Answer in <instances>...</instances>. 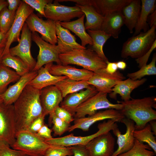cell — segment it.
Here are the masks:
<instances>
[{
    "mask_svg": "<svg viewBox=\"0 0 156 156\" xmlns=\"http://www.w3.org/2000/svg\"><path fill=\"white\" fill-rule=\"evenodd\" d=\"M18 44L10 48L9 53L21 59L27 66L30 71L34 69L36 62L31 52V32L25 23L23 26Z\"/></svg>",
    "mask_w": 156,
    "mask_h": 156,
    "instance_id": "8fae6325",
    "label": "cell"
},
{
    "mask_svg": "<svg viewBox=\"0 0 156 156\" xmlns=\"http://www.w3.org/2000/svg\"><path fill=\"white\" fill-rule=\"evenodd\" d=\"M21 76L15 71L1 64H0V94L7 89L10 83L17 81Z\"/></svg>",
    "mask_w": 156,
    "mask_h": 156,
    "instance_id": "e575fe53",
    "label": "cell"
},
{
    "mask_svg": "<svg viewBox=\"0 0 156 156\" xmlns=\"http://www.w3.org/2000/svg\"><path fill=\"white\" fill-rule=\"evenodd\" d=\"M135 139L142 143L146 142L156 153V140L155 136L151 131L149 123H147L142 129L135 130L133 132Z\"/></svg>",
    "mask_w": 156,
    "mask_h": 156,
    "instance_id": "836d02e7",
    "label": "cell"
},
{
    "mask_svg": "<svg viewBox=\"0 0 156 156\" xmlns=\"http://www.w3.org/2000/svg\"><path fill=\"white\" fill-rule=\"evenodd\" d=\"M147 23L150 28L153 26H156V10L149 15L147 20Z\"/></svg>",
    "mask_w": 156,
    "mask_h": 156,
    "instance_id": "f907efd6",
    "label": "cell"
},
{
    "mask_svg": "<svg viewBox=\"0 0 156 156\" xmlns=\"http://www.w3.org/2000/svg\"><path fill=\"white\" fill-rule=\"evenodd\" d=\"M124 24L125 19L122 11L113 12L104 16L100 30L117 39Z\"/></svg>",
    "mask_w": 156,
    "mask_h": 156,
    "instance_id": "d4e9b609",
    "label": "cell"
},
{
    "mask_svg": "<svg viewBox=\"0 0 156 156\" xmlns=\"http://www.w3.org/2000/svg\"><path fill=\"white\" fill-rule=\"evenodd\" d=\"M34 9L23 0L17 10L15 18L10 29L6 34L7 41L3 56L9 52L11 44L19 42L21 32L25 21L29 15L33 12Z\"/></svg>",
    "mask_w": 156,
    "mask_h": 156,
    "instance_id": "9c48e42d",
    "label": "cell"
},
{
    "mask_svg": "<svg viewBox=\"0 0 156 156\" xmlns=\"http://www.w3.org/2000/svg\"><path fill=\"white\" fill-rule=\"evenodd\" d=\"M156 98L145 97L142 99H132L128 101H118L122 105L120 110L125 118L133 120L135 130L142 129L150 121L156 120Z\"/></svg>",
    "mask_w": 156,
    "mask_h": 156,
    "instance_id": "7a4b0ae2",
    "label": "cell"
},
{
    "mask_svg": "<svg viewBox=\"0 0 156 156\" xmlns=\"http://www.w3.org/2000/svg\"><path fill=\"white\" fill-rule=\"evenodd\" d=\"M70 147L73 153V156H90L85 146L76 145Z\"/></svg>",
    "mask_w": 156,
    "mask_h": 156,
    "instance_id": "bcb514c9",
    "label": "cell"
},
{
    "mask_svg": "<svg viewBox=\"0 0 156 156\" xmlns=\"http://www.w3.org/2000/svg\"><path fill=\"white\" fill-rule=\"evenodd\" d=\"M15 138L11 147L23 152L28 156H44L46 150L52 146L46 143L45 139L27 130L16 132Z\"/></svg>",
    "mask_w": 156,
    "mask_h": 156,
    "instance_id": "5b68a950",
    "label": "cell"
},
{
    "mask_svg": "<svg viewBox=\"0 0 156 156\" xmlns=\"http://www.w3.org/2000/svg\"><path fill=\"white\" fill-rule=\"evenodd\" d=\"M5 48H0V64H1V60L3 56V53Z\"/></svg>",
    "mask_w": 156,
    "mask_h": 156,
    "instance_id": "9f6ffc18",
    "label": "cell"
},
{
    "mask_svg": "<svg viewBox=\"0 0 156 156\" xmlns=\"http://www.w3.org/2000/svg\"><path fill=\"white\" fill-rule=\"evenodd\" d=\"M31 38L39 48L37 60L32 71H37L43 65L53 62L57 64H62L59 57L60 53L57 45L45 41L36 32H31Z\"/></svg>",
    "mask_w": 156,
    "mask_h": 156,
    "instance_id": "30bf717a",
    "label": "cell"
},
{
    "mask_svg": "<svg viewBox=\"0 0 156 156\" xmlns=\"http://www.w3.org/2000/svg\"><path fill=\"white\" fill-rule=\"evenodd\" d=\"M141 1L140 11L133 36L138 34L142 30L145 32L149 29L148 17L156 10L155 0H141Z\"/></svg>",
    "mask_w": 156,
    "mask_h": 156,
    "instance_id": "4316f807",
    "label": "cell"
},
{
    "mask_svg": "<svg viewBox=\"0 0 156 156\" xmlns=\"http://www.w3.org/2000/svg\"><path fill=\"white\" fill-rule=\"evenodd\" d=\"M52 131V129H49L46 125L44 124L36 134L42 138L49 139L53 138L51 135Z\"/></svg>",
    "mask_w": 156,
    "mask_h": 156,
    "instance_id": "7dc6e473",
    "label": "cell"
},
{
    "mask_svg": "<svg viewBox=\"0 0 156 156\" xmlns=\"http://www.w3.org/2000/svg\"><path fill=\"white\" fill-rule=\"evenodd\" d=\"M88 34L92 38L93 45L90 48L106 62L109 61L104 53L103 46L111 36L101 30H88Z\"/></svg>",
    "mask_w": 156,
    "mask_h": 156,
    "instance_id": "1f68e13d",
    "label": "cell"
},
{
    "mask_svg": "<svg viewBox=\"0 0 156 156\" xmlns=\"http://www.w3.org/2000/svg\"><path fill=\"white\" fill-rule=\"evenodd\" d=\"M54 112L57 117L68 123H70L75 120L73 116L69 112L60 106L55 109Z\"/></svg>",
    "mask_w": 156,
    "mask_h": 156,
    "instance_id": "7bdbcfd3",
    "label": "cell"
},
{
    "mask_svg": "<svg viewBox=\"0 0 156 156\" xmlns=\"http://www.w3.org/2000/svg\"><path fill=\"white\" fill-rule=\"evenodd\" d=\"M73 155L70 146L52 145L46 150L44 156H71Z\"/></svg>",
    "mask_w": 156,
    "mask_h": 156,
    "instance_id": "ab89813d",
    "label": "cell"
},
{
    "mask_svg": "<svg viewBox=\"0 0 156 156\" xmlns=\"http://www.w3.org/2000/svg\"><path fill=\"white\" fill-rule=\"evenodd\" d=\"M40 98L43 113L50 115L63 100L62 94L55 85L45 87L40 90Z\"/></svg>",
    "mask_w": 156,
    "mask_h": 156,
    "instance_id": "d6986e66",
    "label": "cell"
},
{
    "mask_svg": "<svg viewBox=\"0 0 156 156\" xmlns=\"http://www.w3.org/2000/svg\"><path fill=\"white\" fill-rule=\"evenodd\" d=\"M7 6H8V3L7 1L0 0V12L3 8L7 7Z\"/></svg>",
    "mask_w": 156,
    "mask_h": 156,
    "instance_id": "11a10c76",
    "label": "cell"
},
{
    "mask_svg": "<svg viewBox=\"0 0 156 156\" xmlns=\"http://www.w3.org/2000/svg\"><path fill=\"white\" fill-rule=\"evenodd\" d=\"M16 132L13 105L0 103V140L11 146L15 142Z\"/></svg>",
    "mask_w": 156,
    "mask_h": 156,
    "instance_id": "4fadbf2b",
    "label": "cell"
},
{
    "mask_svg": "<svg viewBox=\"0 0 156 156\" xmlns=\"http://www.w3.org/2000/svg\"><path fill=\"white\" fill-rule=\"evenodd\" d=\"M75 5L79 7L86 16V21L84 24L86 30H100L104 16L99 13L92 6Z\"/></svg>",
    "mask_w": 156,
    "mask_h": 156,
    "instance_id": "f546056e",
    "label": "cell"
},
{
    "mask_svg": "<svg viewBox=\"0 0 156 156\" xmlns=\"http://www.w3.org/2000/svg\"><path fill=\"white\" fill-rule=\"evenodd\" d=\"M156 40H155L149 50L143 56L136 59L135 61L138 64V67L140 68L147 64L149 58L153 50L156 48Z\"/></svg>",
    "mask_w": 156,
    "mask_h": 156,
    "instance_id": "f6af8a7d",
    "label": "cell"
},
{
    "mask_svg": "<svg viewBox=\"0 0 156 156\" xmlns=\"http://www.w3.org/2000/svg\"><path fill=\"white\" fill-rule=\"evenodd\" d=\"M116 64L118 69L124 70L126 68L127 65L126 63L123 61H120L116 62Z\"/></svg>",
    "mask_w": 156,
    "mask_h": 156,
    "instance_id": "f5cc1de1",
    "label": "cell"
},
{
    "mask_svg": "<svg viewBox=\"0 0 156 156\" xmlns=\"http://www.w3.org/2000/svg\"><path fill=\"white\" fill-rule=\"evenodd\" d=\"M44 12L45 18L55 22H70L71 19L79 18L84 14L76 5L72 7L66 6L60 4L57 0L47 4Z\"/></svg>",
    "mask_w": 156,
    "mask_h": 156,
    "instance_id": "7c38bea8",
    "label": "cell"
},
{
    "mask_svg": "<svg viewBox=\"0 0 156 156\" xmlns=\"http://www.w3.org/2000/svg\"><path fill=\"white\" fill-rule=\"evenodd\" d=\"M122 107L121 103L111 102L107 98V94L98 92L77 107L74 117L76 119L85 117L87 115L90 116L102 109H114L120 111Z\"/></svg>",
    "mask_w": 156,
    "mask_h": 156,
    "instance_id": "52a82bcc",
    "label": "cell"
},
{
    "mask_svg": "<svg viewBox=\"0 0 156 156\" xmlns=\"http://www.w3.org/2000/svg\"><path fill=\"white\" fill-rule=\"evenodd\" d=\"M25 23L31 32L39 33L43 40L51 44L56 45L57 43L55 21L48 19L44 20L33 12L27 18Z\"/></svg>",
    "mask_w": 156,
    "mask_h": 156,
    "instance_id": "ba28073f",
    "label": "cell"
},
{
    "mask_svg": "<svg viewBox=\"0 0 156 156\" xmlns=\"http://www.w3.org/2000/svg\"><path fill=\"white\" fill-rule=\"evenodd\" d=\"M1 64L13 68L20 76L30 71L27 66L21 59L17 56L12 55L9 53L3 55Z\"/></svg>",
    "mask_w": 156,
    "mask_h": 156,
    "instance_id": "d6a6232c",
    "label": "cell"
},
{
    "mask_svg": "<svg viewBox=\"0 0 156 156\" xmlns=\"http://www.w3.org/2000/svg\"><path fill=\"white\" fill-rule=\"evenodd\" d=\"M131 0H88V5L92 6L103 16L108 14L122 11Z\"/></svg>",
    "mask_w": 156,
    "mask_h": 156,
    "instance_id": "484cf974",
    "label": "cell"
},
{
    "mask_svg": "<svg viewBox=\"0 0 156 156\" xmlns=\"http://www.w3.org/2000/svg\"><path fill=\"white\" fill-rule=\"evenodd\" d=\"M125 118L120 111L114 109H108L99 111L88 117L75 119L74 124L69 128L68 131L71 132L79 129L83 131H88L90 127L97 122L110 119L116 122H120Z\"/></svg>",
    "mask_w": 156,
    "mask_h": 156,
    "instance_id": "5bb4252c",
    "label": "cell"
},
{
    "mask_svg": "<svg viewBox=\"0 0 156 156\" xmlns=\"http://www.w3.org/2000/svg\"><path fill=\"white\" fill-rule=\"evenodd\" d=\"M98 92L94 87L90 86L85 90L68 95L60 103V106L68 111L74 117L77 107Z\"/></svg>",
    "mask_w": 156,
    "mask_h": 156,
    "instance_id": "ffe728a7",
    "label": "cell"
},
{
    "mask_svg": "<svg viewBox=\"0 0 156 156\" xmlns=\"http://www.w3.org/2000/svg\"><path fill=\"white\" fill-rule=\"evenodd\" d=\"M117 127H118L117 122L109 119L107 121L105 120L102 123H99L97 126L98 130L95 133L90 135L85 136H74L73 133H71L63 137L45 139V141L51 145L65 147H69L76 145L86 146L96 137L112 131Z\"/></svg>",
    "mask_w": 156,
    "mask_h": 156,
    "instance_id": "8992f818",
    "label": "cell"
},
{
    "mask_svg": "<svg viewBox=\"0 0 156 156\" xmlns=\"http://www.w3.org/2000/svg\"><path fill=\"white\" fill-rule=\"evenodd\" d=\"M59 57L63 65H76L93 72L107 66L106 62L90 48L74 49L60 54Z\"/></svg>",
    "mask_w": 156,
    "mask_h": 156,
    "instance_id": "3957f363",
    "label": "cell"
},
{
    "mask_svg": "<svg viewBox=\"0 0 156 156\" xmlns=\"http://www.w3.org/2000/svg\"><path fill=\"white\" fill-rule=\"evenodd\" d=\"M156 53L153 54L151 62L148 64L142 66L138 71L131 73H129L127 76L134 80L140 79L145 76L156 75Z\"/></svg>",
    "mask_w": 156,
    "mask_h": 156,
    "instance_id": "8d00e7d4",
    "label": "cell"
},
{
    "mask_svg": "<svg viewBox=\"0 0 156 156\" xmlns=\"http://www.w3.org/2000/svg\"><path fill=\"white\" fill-rule=\"evenodd\" d=\"M37 71H31L21 76L14 85L10 86L2 93L0 98L7 105H13L21 95L29 83L37 75Z\"/></svg>",
    "mask_w": 156,
    "mask_h": 156,
    "instance_id": "ac0fdd59",
    "label": "cell"
},
{
    "mask_svg": "<svg viewBox=\"0 0 156 156\" xmlns=\"http://www.w3.org/2000/svg\"><path fill=\"white\" fill-rule=\"evenodd\" d=\"M16 12L10 11L7 7L1 10L0 12V31L5 34L7 33L14 22Z\"/></svg>",
    "mask_w": 156,
    "mask_h": 156,
    "instance_id": "74e56055",
    "label": "cell"
},
{
    "mask_svg": "<svg viewBox=\"0 0 156 156\" xmlns=\"http://www.w3.org/2000/svg\"><path fill=\"white\" fill-rule=\"evenodd\" d=\"M8 8L10 11L16 12L21 1L20 0H7Z\"/></svg>",
    "mask_w": 156,
    "mask_h": 156,
    "instance_id": "c3c4849f",
    "label": "cell"
},
{
    "mask_svg": "<svg viewBox=\"0 0 156 156\" xmlns=\"http://www.w3.org/2000/svg\"><path fill=\"white\" fill-rule=\"evenodd\" d=\"M7 143L0 140V156H28L21 151L12 149Z\"/></svg>",
    "mask_w": 156,
    "mask_h": 156,
    "instance_id": "60d3db41",
    "label": "cell"
},
{
    "mask_svg": "<svg viewBox=\"0 0 156 156\" xmlns=\"http://www.w3.org/2000/svg\"><path fill=\"white\" fill-rule=\"evenodd\" d=\"M6 41V34L0 31V48L5 47Z\"/></svg>",
    "mask_w": 156,
    "mask_h": 156,
    "instance_id": "816d5d0a",
    "label": "cell"
},
{
    "mask_svg": "<svg viewBox=\"0 0 156 156\" xmlns=\"http://www.w3.org/2000/svg\"><path fill=\"white\" fill-rule=\"evenodd\" d=\"M115 139L110 131L96 137L85 146L90 156H112L114 152Z\"/></svg>",
    "mask_w": 156,
    "mask_h": 156,
    "instance_id": "2e32d148",
    "label": "cell"
},
{
    "mask_svg": "<svg viewBox=\"0 0 156 156\" xmlns=\"http://www.w3.org/2000/svg\"><path fill=\"white\" fill-rule=\"evenodd\" d=\"M125 79L123 74L119 71L112 74L108 73L105 68L94 72L92 76L87 81L90 85L94 87L98 92L109 94L118 81Z\"/></svg>",
    "mask_w": 156,
    "mask_h": 156,
    "instance_id": "9a60e30c",
    "label": "cell"
},
{
    "mask_svg": "<svg viewBox=\"0 0 156 156\" xmlns=\"http://www.w3.org/2000/svg\"><path fill=\"white\" fill-rule=\"evenodd\" d=\"M40 90L28 84L14 103L16 132L28 130L35 118L44 114L40 100Z\"/></svg>",
    "mask_w": 156,
    "mask_h": 156,
    "instance_id": "6da1fadb",
    "label": "cell"
},
{
    "mask_svg": "<svg viewBox=\"0 0 156 156\" xmlns=\"http://www.w3.org/2000/svg\"><path fill=\"white\" fill-rule=\"evenodd\" d=\"M120 122L126 126V132L122 134L118 127L112 130L114 135L117 138L118 147L112 156H117L128 151L134 144L135 139L133 135V132L135 130V122L133 120L125 118L122 119Z\"/></svg>",
    "mask_w": 156,
    "mask_h": 156,
    "instance_id": "e0dca14e",
    "label": "cell"
},
{
    "mask_svg": "<svg viewBox=\"0 0 156 156\" xmlns=\"http://www.w3.org/2000/svg\"><path fill=\"white\" fill-rule=\"evenodd\" d=\"M106 63L107 66L105 69L109 73L113 74L118 70V68L116 62H110L108 61Z\"/></svg>",
    "mask_w": 156,
    "mask_h": 156,
    "instance_id": "681fc988",
    "label": "cell"
},
{
    "mask_svg": "<svg viewBox=\"0 0 156 156\" xmlns=\"http://www.w3.org/2000/svg\"><path fill=\"white\" fill-rule=\"evenodd\" d=\"M55 86L64 98L68 95L86 89L90 87L87 81H75L68 78L57 83Z\"/></svg>",
    "mask_w": 156,
    "mask_h": 156,
    "instance_id": "4dcf8cb0",
    "label": "cell"
},
{
    "mask_svg": "<svg viewBox=\"0 0 156 156\" xmlns=\"http://www.w3.org/2000/svg\"><path fill=\"white\" fill-rule=\"evenodd\" d=\"M148 123L151 125V131L154 135H156V122L155 120H153Z\"/></svg>",
    "mask_w": 156,
    "mask_h": 156,
    "instance_id": "db71d44e",
    "label": "cell"
},
{
    "mask_svg": "<svg viewBox=\"0 0 156 156\" xmlns=\"http://www.w3.org/2000/svg\"><path fill=\"white\" fill-rule=\"evenodd\" d=\"M156 26H153L145 32L139 34L128 39L123 44L121 57H128L137 59L143 56L151 48L156 38Z\"/></svg>",
    "mask_w": 156,
    "mask_h": 156,
    "instance_id": "277c9868",
    "label": "cell"
},
{
    "mask_svg": "<svg viewBox=\"0 0 156 156\" xmlns=\"http://www.w3.org/2000/svg\"><path fill=\"white\" fill-rule=\"evenodd\" d=\"M3 102V100L0 98V103H2Z\"/></svg>",
    "mask_w": 156,
    "mask_h": 156,
    "instance_id": "6f0895ef",
    "label": "cell"
},
{
    "mask_svg": "<svg viewBox=\"0 0 156 156\" xmlns=\"http://www.w3.org/2000/svg\"><path fill=\"white\" fill-rule=\"evenodd\" d=\"M53 62L45 64L37 71V75L28 84L34 88L41 90L46 87L55 85L57 82L67 77L65 76H56L51 74L49 70Z\"/></svg>",
    "mask_w": 156,
    "mask_h": 156,
    "instance_id": "603a6c76",
    "label": "cell"
},
{
    "mask_svg": "<svg viewBox=\"0 0 156 156\" xmlns=\"http://www.w3.org/2000/svg\"><path fill=\"white\" fill-rule=\"evenodd\" d=\"M56 31L57 39V46L60 54L74 49H86L76 42L75 35L72 34L69 30L62 27L60 22H56Z\"/></svg>",
    "mask_w": 156,
    "mask_h": 156,
    "instance_id": "44dd1931",
    "label": "cell"
},
{
    "mask_svg": "<svg viewBox=\"0 0 156 156\" xmlns=\"http://www.w3.org/2000/svg\"><path fill=\"white\" fill-rule=\"evenodd\" d=\"M147 144L140 142L135 139L133 146L128 151L117 156H154L155 154Z\"/></svg>",
    "mask_w": 156,
    "mask_h": 156,
    "instance_id": "d590c367",
    "label": "cell"
},
{
    "mask_svg": "<svg viewBox=\"0 0 156 156\" xmlns=\"http://www.w3.org/2000/svg\"><path fill=\"white\" fill-rule=\"evenodd\" d=\"M23 1L44 17L45 15L44 10L46 5L49 3L53 2V1L50 0H23Z\"/></svg>",
    "mask_w": 156,
    "mask_h": 156,
    "instance_id": "b9f144b4",
    "label": "cell"
},
{
    "mask_svg": "<svg viewBox=\"0 0 156 156\" xmlns=\"http://www.w3.org/2000/svg\"><path fill=\"white\" fill-rule=\"evenodd\" d=\"M146 80L145 78L136 80L128 78L120 81L112 88V92L109 94V96L111 99L116 100L118 94L123 101H128L132 99L131 94L133 90L143 84Z\"/></svg>",
    "mask_w": 156,
    "mask_h": 156,
    "instance_id": "cb8c5ba5",
    "label": "cell"
},
{
    "mask_svg": "<svg viewBox=\"0 0 156 156\" xmlns=\"http://www.w3.org/2000/svg\"><path fill=\"white\" fill-rule=\"evenodd\" d=\"M49 72L56 76H65L68 78L75 81H88L94 72L84 68L79 69L75 67L62 64H53L51 66Z\"/></svg>",
    "mask_w": 156,
    "mask_h": 156,
    "instance_id": "7402d4cb",
    "label": "cell"
},
{
    "mask_svg": "<svg viewBox=\"0 0 156 156\" xmlns=\"http://www.w3.org/2000/svg\"><path fill=\"white\" fill-rule=\"evenodd\" d=\"M45 116L43 114L35 118L30 125L27 130L31 132L36 133L44 124V120Z\"/></svg>",
    "mask_w": 156,
    "mask_h": 156,
    "instance_id": "ee69618b",
    "label": "cell"
},
{
    "mask_svg": "<svg viewBox=\"0 0 156 156\" xmlns=\"http://www.w3.org/2000/svg\"><path fill=\"white\" fill-rule=\"evenodd\" d=\"M141 8L140 0H131L123 8L122 12L125 19V24L130 33L133 32L139 16Z\"/></svg>",
    "mask_w": 156,
    "mask_h": 156,
    "instance_id": "83f0119b",
    "label": "cell"
},
{
    "mask_svg": "<svg viewBox=\"0 0 156 156\" xmlns=\"http://www.w3.org/2000/svg\"><path fill=\"white\" fill-rule=\"evenodd\" d=\"M85 15L84 14L77 19L68 22H60L63 27L67 29L74 33L80 38L81 45L83 47L88 44L93 45L92 40L86 31L84 23Z\"/></svg>",
    "mask_w": 156,
    "mask_h": 156,
    "instance_id": "f1b7e54d",
    "label": "cell"
},
{
    "mask_svg": "<svg viewBox=\"0 0 156 156\" xmlns=\"http://www.w3.org/2000/svg\"><path fill=\"white\" fill-rule=\"evenodd\" d=\"M50 120L53 124L52 130L54 132V135L61 136L68 131L70 123L64 121L55 114L54 112L49 115Z\"/></svg>",
    "mask_w": 156,
    "mask_h": 156,
    "instance_id": "f35d334b",
    "label": "cell"
}]
</instances>
